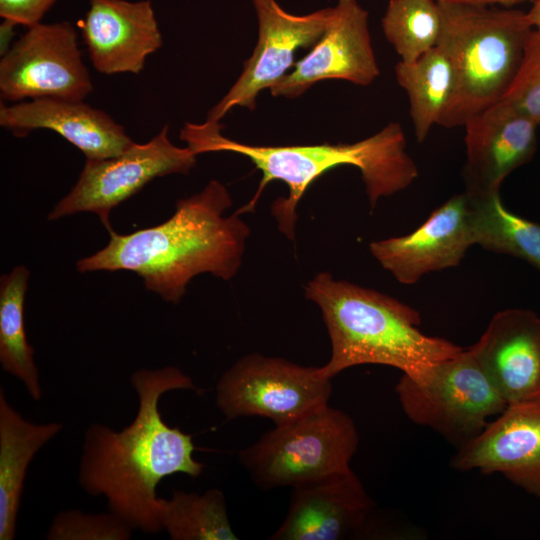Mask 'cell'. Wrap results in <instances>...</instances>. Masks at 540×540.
<instances>
[{
  "label": "cell",
  "mask_w": 540,
  "mask_h": 540,
  "mask_svg": "<svg viewBox=\"0 0 540 540\" xmlns=\"http://www.w3.org/2000/svg\"><path fill=\"white\" fill-rule=\"evenodd\" d=\"M130 381L138 396L134 420L120 431L101 423L87 428L78 480L89 495L104 496L109 511L133 529L155 533L162 530L158 483L176 473L197 478L204 468L193 458L192 436L162 419L159 400L171 390L199 389L172 366L137 370Z\"/></svg>",
  "instance_id": "cell-1"
},
{
  "label": "cell",
  "mask_w": 540,
  "mask_h": 540,
  "mask_svg": "<svg viewBox=\"0 0 540 540\" xmlns=\"http://www.w3.org/2000/svg\"><path fill=\"white\" fill-rule=\"evenodd\" d=\"M231 205L227 188L211 180L201 192L179 199L165 222L126 235L109 231V243L76 267L135 272L146 289L177 304L196 275L230 280L238 272L250 228L236 212L224 216Z\"/></svg>",
  "instance_id": "cell-2"
},
{
  "label": "cell",
  "mask_w": 540,
  "mask_h": 540,
  "mask_svg": "<svg viewBox=\"0 0 540 540\" xmlns=\"http://www.w3.org/2000/svg\"><path fill=\"white\" fill-rule=\"evenodd\" d=\"M219 122L186 123L180 138L196 155L226 151L250 159L262 173L256 193L236 211L253 212L265 187L282 181L288 187L286 198H277L271 213L280 232L295 238L296 208L308 187L323 174L339 166L359 169L371 209L382 197L409 187L418 177V168L406 152V138L398 122H390L376 134L355 143L313 145H250L222 135Z\"/></svg>",
  "instance_id": "cell-3"
},
{
  "label": "cell",
  "mask_w": 540,
  "mask_h": 540,
  "mask_svg": "<svg viewBox=\"0 0 540 540\" xmlns=\"http://www.w3.org/2000/svg\"><path fill=\"white\" fill-rule=\"evenodd\" d=\"M305 296L321 310L331 342V356L320 367L332 379L347 368L378 364L413 375L459 353L463 348L420 330L419 312L376 290L320 272Z\"/></svg>",
  "instance_id": "cell-4"
},
{
  "label": "cell",
  "mask_w": 540,
  "mask_h": 540,
  "mask_svg": "<svg viewBox=\"0 0 540 540\" xmlns=\"http://www.w3.org/2000/svg\"><path fill=\"white\" fill-rule=\"evenodd\" d=\"M437 46L453 71V88L439 125L465 123L502 100L533 30L526 12L496 5L438 1Z\"/></svg>",
  "instance_id": "cell-5"
},
{
  "label": "cell",
  "mask_w": 540,
  "mask_h": 540,
  "mask_svg": "<svg viewBox=\"0 0 540 540\" xmlns=\"http://www.w3.org/2000/svg\"><path fill=\"white\" fill-rule=\"evenodd\" d=\"M359 434L353 419L326 405L275 425L238 453V460L261 489L316 480L351 469Z\"/></svg>",
  "instance_id": "cell-6"
},
{
  "label": "cell",
  "mask_w": 540,
  "mask_h": 540,
  "mask_svg": "<svg viewBox=\"0 0 540 540\" xmlns=\"http://www.w3.org/2000/svg\"><path fill=\"white\" fill-rule=\"evenodd\" d=\"M395 392L411 422L432 429L457 448L508 405L469 347L418 373L402 374Z\"/></svg>",
  "instance_id": "cell-7"
},
{
  "label": "cell",
  "mask_w": 540,
  "mask_h": 540,
  "mask_svg": "<svg viewBox=\"0 0 540 540\" xmlns=\"http://www.w3.org/2000/svg\"><path fill=\"white\" fill-rule=\"evenodd\" d=\"M331 394L320 367L251 353L221 375L216 404L227 419L258 416L280 425L328 405Z\"/></svg>",
  "instance_id": "cell-8"
},
{
  "label": "cell",
  "mask_w": 540,
  "mask_h": 540,
  "mask_svg": "<svg viewBox=\"0 0 540 540\" xmlns=\"http://www.w3.org/2000/svg\"><path fill=\"white\" fill-rule=\"evenodd\" d=\"M196 154L168 139V125L144 144L133 143L122 154L101 160L86 159L80 177L71 191L49 213L55 220L78 212L98 215L107 231L113 230L111 210L148 182L170 174H188L196 164Z\"/></svg>",
  "instance_id": "cell-9"
},
{
  "label": "cell",
  "mask_w": 540,
  "mask_h": 540,
  "mask_svg": "<svg viewBox=\"0 0 540 540\" xmlns=\"http://www.w3.org/2000/svg\"><path fill=\"white\" fill-rule=\"evenodd\" d=\"M93 90L71 23L28 28L0 61L2 101L54 98L83 101Z\"/></svg>",
  "instance_id": "cell-10"
},
{
  "label": "cell",
  "mask_w": 540,
  "mask_h": 540,
  "mask_svg": "<svg viewBox=\"0 0 540 540\" xmlns=\"http://www.w3.org/2000/svg\"><path fill=\"white\" fill-rule=\"evenodd\" d=\"M258 20V41L227 94L209 111L208 122H219L235 106L254 110L258 94L291 71L295 54L311 48L328 27L333 7L305 15L285 11L276 0H251Z\"/></svg>",
  "instance_id": "cell-11"
},
{
  "label": "cell",
  "mask_w": 540,
  "mask_h": 540,
  "mask_svg": "<svg viewBox=\"0 0 540 540\" xmlns=\"http://www.w3.org/2000/svg\"><path fill=\"white\" fill-rule=\"evenodd\" d=\"M379 74L368 12L357 0H338L320 39L269 91L275 97L292 99L323 80L339 79L368 86Z\"/></svg>",
  "instance_id": "cell-12"
},
{
  "label": "cell",
  "mask_w": 540,
  "mask_h": 540,
  "mask_svg": "<svg viewBox=\"0 0 540 540\" xmlns=\"http://www.w3.org/2000/svg\"><path fill=\"white\" fill-rule=\"evenodd\" d=\"M458 471L499 473L540 498V396L510 403L472 440L457 448Z\"/></svg>",
  "instance_id": "cell-13"
},
{
  "label": "cell",
  "mask_w": 540,
  "mask_h": 540,
  "mask_svg": "<svg viewBox=\"0 0 540 540\" xmlns=\"http://www.w3.org/2000/svg\"><path fill=\"white\" fill-rule=\"evenodd\" d=\"M473 245L468 195L464 192L437 207L411 233L374 241L369 249L397 281L410 285L430 272L457 266Z\"/></svg>",
  "instance_id": "cell-14"
},
{
  "label": "cell",
  "mask_w": 540,
  "mask_h": 540,
  "mask_svg": "<svg viewBox=\"0 0 540 540\" xmlns=\"http://www.w3.org/2000/svg\"><path fill=\"white\" fill-rule=\"evenodd\" d=\"M539 125L503 100L468 120L464 125L465 191L472 194L499 191L511 172L533 158Z\"/></svg>",
  "instance_id": "cell-15"
},
{
  "label": "cell",
  "mask_w": 540,
  "mask_h": 540,
  "mask_svg": "<svg viewBox=\"0 0 540 540\" xmlns=\"http://www.w3.org/2000/svg\"><path fill=\"white\" fill-rule=\"evenodd\" d=\"M272 540H341L359 532L374 503L352 469L295 485Z\"/></svg>",
  "instance_id": "cell-16"
},
{
  "label": "cell",
  "mask_w": 540,
  "mask_h": 540,
  "mask_svg": "<svg viewBox=\"0 0 540 540\" xmlns=\"http://www.w3.org/2000/svg\"><path fill=\"white\" fill-rule=\"evenodd\" d=\"M469 349L507 404L540 396V316L535 312H497Z\"/></svg>",
  "instance_id": "cell-17"
},
{
  "label": "cell",
  "mask_w": 540,
  "mask_h": 540,
  "mask_svg": "<svg viewBox=\"0 0 540 540\" xmlns=\"http://www.w3.org/2000/svg\"><path fill=\"white\" fill-rule=\"evenodd\" d=\"M94 68L103 74H138L162 45L149 0H90L81 25Z\"/></svg>",
  "instance_id": "cell-18"
},
{
  "label": "cell",
  "mask_w": 540,
  "mask_h": 540,
  "mask_svg": "<svg viewBox=\"0 0 540 540\" xmlns=\"http://www.w3.org/2000/svg\"><path fill=\"white\" fill-rule=\"evenodd\" d=\"M0 125L18 137L35 129H50L89 160L118 156L134 143L108 114L83 101L39 98L11 106L1 103Z\"/></svg>",
  "instance_id": "cell-19"
},
{
  "label": "cell",
  "mask_w": 540,
  "mask_h": 540,
  "mask_svg": "<svg viewBox=\"0 0 540 540\" xmlns=\"http://www.w3.org/2000/svg\"><path fill=\"white\" fill-rule=\"evenodd\" d=\"M62 424L32 423L0 390V540H13L27 469L36 453L62 430Z\"/></svg>",
  "instance_id": "cell-20"
},
{
  "label": "cell",
  "mask_w": 540,
  "mask_h": 540,
  "mask_svg": "<svg viewBox=\"0 0 540 540\" xmlns=\"http://www.w3.org/2000/svg\"><path fill=\"white\" fill-rule=\"evenodd\" d=\"M466 193L474 244L520 258L540 271V223L509 211L499 191Z\"/></svg>",
  "instance_id": "cell-21"
},
{
  "label": "cell",
  "mask_w": 540,
  "mask_h": 540,
  "mask_svg": "<svg viewBox=\"0 0 540 540\" xmlns=\"http://www.w3.org/2000/svg\"><path fill=\"white\" fill-rule=\"evenodd\" d=\"M398 84L406 92L414 135L423 142L439 125L453 88V71L446 55L435 47L411 63L395 66Z\"/></svg>",
  "instance_id": "cell-22"
},
{
  "label": "cell",
  "mask_w": 540,
  "mask_h": 540,
  "mask_svg": "<svg viewBox=\"0 0 540 540\" xmlns=\"http://www.w3.org/2000/svg\"><path fill=\"white\" fill-rule=\"evenodd\" d=\"M29 270L17 266L0 280V363L2 369L18 378L34 400L42 389L34 349L28 343L24 327V298Z\"/></svg>",
  "instance_id": "cell-23"
},
{
  "label": "cell",
  "mask_w": 540,
  "mask_h": 540,
  "mask_svg": "<svg viewBox=\"0 0 540 540\" xmlns=\"http://www.w3.org/2000/svg\"><path fill=\"white\" fill-rule=\"evenodd\" d=\"M160 524L172 540H236L224 494L217 488L203 494L174 491L161 498Z\"/></svg>",
  "instance_id": "cell-24"
},
{
  "label": "cell",
  "mask_w": 540,
  "mask_h": 540,
  "mask_svg": "<svg viewBox=\"0 0 540 540\" xmlns=\"http://www.w3.org/2000/svg\"><path fill=\"white\" fill-rule=\"evenodd\" d=\"M400 61L411 63L437 46L442 16L437 0H389L381 20Z\"/></svg>",
  "instance_id": "cell-25"
},
{
  "label": "cell",
  "mask_w": 540,
  "mask_h": 540,
  "mask_svg": "<svg viewBox=\"0 0 540 540\" xmlns=\"http://www.w3.org/2000/svg\"><path fill=\"white\" fill-rule=\"evenodd\" d=\"M133 528L109 511L88 514L80 510L59 512L48 529L49 540H128Z\"/></svg>",
  "instance_id": "cell-26"
},
{
  "label": "cell",
  "mask_w": 540,
  "mask_h": 540,
  "mask_svg": "<svg viewBox=\"0 0 540 540\" xmlns=\"http://www.w3.org/2000/svg\"><path fill=\"white\" fill-rule=\"evenodd\" d=\"M502 100L540 123V30H532L517 74Z\"/></svg>",
  "instance_id": "cell-27"
},
{
  "label": "cell",
  "mask_w": 540,
  "mask_h": 540,
  "mask_svg": "<svg viewBox=\"0 0 540 540\" xmlns=\"http://www.w3.org/2000/svg\"><path fill=\"white\" fill-rule=\"evenodd\" d=\"M56 0H0V16L11 25L22 24L32 27Z\"/></svg>",
  "instance_id": "cell-28"
},
{
  "label": "cell",
  "mask_w": 540,
  "mask_h": 540,
  "mask_svg": "<svg viewBox=\"0 0 540 540\" xmlns=\"http://www.w3.org/2000/svg\"><path fill=\"white\" fill-rule=\"evenodd\" d=\"M437 1H453L464 2L481 5H496L504 7H513L519 4L532 3L534 0H437Z\"/></svg>",
  "instance_id": "cell-29"
},
{
  "label": "cell",
  "mask_w": 540,
  "mask_h": 540,
  "mask_svg": "<svg viewBox=\"0 0 540 540\" xmlns=\"http://www.w3.org/2000/svg\"><path fill=\"white\" fill-rule=\"evenodd\" d=\"M527 14V18L533 29L540 30V0H534Z\"/></svg>",
  "instance_id": "cell-30"
}]
</instances>
